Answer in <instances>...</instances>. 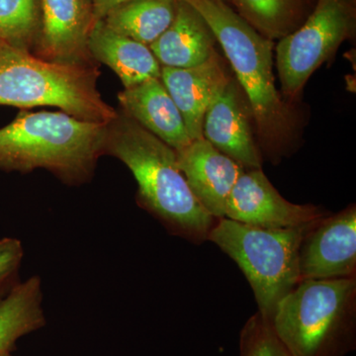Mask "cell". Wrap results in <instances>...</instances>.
Instances as JSON below:
<instances>
[{
  "instance_id": "cell-1",
  "label": "cell",
  "mask_w": 356,
  "mask_h": 356,
  "mask_svg": "<svg viewBox=\"0 0 356 356\" xmlns=\"http://www.w3.org/2000/svg\"><path fill=\"white\" fill-rule=\"evenodd\" d=\"M102 153L127 166L138 185L136 202L170 235L208 241L217 219L194 197L172 147L119 109L106 124Z\"/></svg>"
},
{
  "instance_id": "cell-2",
  "label": "cell",
  "mask_w": 356,
  "mask_h": 356,
  "mask_svg": "<svg viewBox=\"0 0 356 356\" xmlns=\"http://www.w3.org/2000/svg\"><path fill=\"white\" fill-rule=\"evenodd\" d=\"M210 26L236 83L247 98L262 152L273 163L288 156L297 142V117L277 88L271 40L259 34L222 0H184Z\"/></svg>"
},
{
  "instance_id": "cell-3",
  "label": "cell",
  "mask_w": 356,
  "mask_h": 356,
  "mask_svg": "<svg viewBox=\"0 0 356 356\" xmlns=\"http://www.w3.org/2000/svg\"><path fill=\"white\" fill-rule=\"evenodd\" d=\"M106 124L64 111L20 109L0 128V170L28 175L44 170L69 186L88 184L103 156Z\"/></svg>"
},
{
  "instance_id": "cell-4",
  "label": "cell",
  "mask_w": 356,
  "mask_h": 356,
  "mask_svg": "<svg viewBox=\"0 0 356 356\" xmlns=\"http://www.w3.org/2000/svg\"><path fill=\"white\" fill-rule=\"evenodd\" d=\"M99 65L48 62L0 39V105L53 106L81 120L108 123L117 110L97 88Z\"/></svg>"
},
{
  "instance_id": "cell-5",
  "label": "cell",
  "mask_w": 356,
  "mask_h": 356,
  "mask_svg": "<svg viewBox=\"0 0 356 356\" xmlns=\"http://www.w3.org/2000/svg\"><path fill=\"white\" fill-rule=\"evenodd\" d=\"M271 325L292 356L348 355L356 348V277L300 281Z\"/></svg>"
},
{
  "instance_id": "cell-6",
  "label": "cell",
  "mask_w": 356,
  "mask_h": 356,
  "mask_svg": "<svg viewBox=\"0 0 356 356\" xmlns=\"http://www.w3.org/2000/svg\"><path fill=\"white\" fill-rule=\"evenodd\" d=\"M313 222L270 229L222 218L211 229L208 241L240 267L254 291L257 312L268 322L281 300L300 282V243Z\"/></svg>"
},
{
  "instance_id": "cell-7",
  "label": "cell",
  "mask_w": 356,
  "mask_h": 356,
  "mask_svg": "<svg viewBox=\"0 0 356 356\" xmlns=\"http://www.w3.org/2000/svg\"><path fill=\"white\" fill-rule=\"evenodd\" d=\"M355 0H317L313 10L275 47L281 95L293 104L312 74L355 35Z\"/></svg>"
},
{
  "instance_id": "cell-8",
  "label": "cell",
  "mask_w": 356,
  "mask_h": 356,
  "mask_svg": "<svg viewBox=\"0 0 356 356\" xmlns=\"http://www.w3.org/2000/svg\"><path fill=\"white\" fill-rule=\"evenodd\" d=\"M313 204L289 202L271 184L261 168H245L226 203L225 218L262 229H292L307 226L327 216Z\"/></svg>"
},
{
  "instance_id": "cell-9",
  "label": "cell",
  "mask_w": 356,
  "mask_h": 356,
  "mask_svg": "<svg viewBox=\"0 0 356 356\" xmlns=\"http://www.w3.org/2000/svg\"><path fill=\"white\" fill-rule=\"evenodd\" d=\"M300 281L356 277V207L327 214L307 229L299 248Z\"/></svg>"
},
{
  "instance_id": "cell-10",
  "label": "cell",
  "mask_w": 356,
  "mask_h": 356,
  "mask_svg": "<svg viewBox=\"0 0 356 356\" xmlns=\"http://www.w3.org/2000/svg\"><path fill=\"white\" fill-rule=\"evenodd\" d=\"M40 14L34 55L60 64L98 65L88 46L96 23L91 0H40Z\"/></svg>"
},
{
  "instance_id": "cell-11",
  "label": "cell",
  "mask_w": 356,
  "mask_h": 356,
  "mask_svg": "<svg viewBox=\"0 0 356 356\" xmlns=\"http://www.w3.org/2000/svg\"><path fill=\"white\" fill-rule=\"evenodd\" d=\"M232 79L212 100L203 122V138L243 168H261V151L252 132L250 106Z\"/></svg>"
},
{
  "instance_id": "cell-12",
  "label": "cell",
  "mask_w": 356,
  "mask_h": 356,
  "mask_svg": "<svg viewBox=\"0 0 356 356\" xmlns=\"http://www.w3.org/2000/svg\"><path fill=\"white\" fill-rule=\"evenodd\" d=\"M175 152L178 168L194 197L215 219L225 218L229 193L245 168L205 138Z\"/></svg>"
},
{
  "instance_id": "cell-13",
  "label": "cell",
  "mask_w": 356,
  "mask_h": 356,
  "mask_svg": "<svg viewBox=\"0 0 356 356\" xmlns=\"http://www.w3.org/2000/svg\"><path fill=\"white\" fill-rule=\"evenodd\" d=\"M232 79L226 62L217 51L195 67H161V81L179 110L192 140L203 138L206 111Z\"/></svg>"
},
{
  "instance_id": "cell-14",
  "label": "cell",
  "mask_w": 356,
  "mask_h": 356,
  "mask_svg": "<svg viewBox=\"0 0 356 356\" xmlns=\"http://www.w3.org/2000/svg\"><path fill=\"white\" fill-rule=\"evenodd\" d=\"M123 113L179 151L192 142L184 118L161 79H151L117 95Z\"/></svg>"
},
{
  "instance_id": "cell-15",
  "label": "cell",
  "mask_w": 356,
  "mask_h": 356,
  "mask_svg": "<svg viewBox=\"0 0 356 356\" xmlns=\"http://www.w3.org/2000/svg\"><path fill=\"white\" fill-rule=\"evenodd\" d=\"M217 39L200 13L178 0L172 24L149 46L161 67L187 69L202 64L216 51Z\"/></svg>"
},
{
  "instance_id": "cell-16",
  "label": "cell",
  "mask_w": 356,
  "mask_h": 356,
  "mask_svg": "<svg viewBox=\"0 0 356 356\" xmlns=\"http://www.w3.org/2000/svg\"><path fill=\"white\" fill-rule=\"evenodd\" d=\"M88 46L93 60L113 70L124 88L161 79V65L149 47L114 32L102 20L93 26Z\"/></svg>"
},
{
  "instance_id": "cell-17",
  "label": "cell",
  "mask_w": 356,
  "mask_h": 356,
  "mask_svg": "<svg viewBox=\"0 0 356 356\" xmlns=\"http://www.w3.org/2000/svg\"><path fill=\"white\" fill-rule=\"evenodd\" d=\"M43 282L38 275L20 281L0 303V355L11 353L23 337L47 324Z\"/></svg>"
},
{
  "instance_id": "cell-18",
  "label": "cell",
  "mask_w": 356,
  "mask_h": 356,
  "mask_svg": "<svg viewBox=\"0 0 356 356\" xmlns=\"http://www.w3.org/2000/svg\"><path fill=\"white\" fill-rule=\"evenodd\" d=\"M178 0H131L114 7L102 21L118 34L151 46L170 27Z\"/></svg>"
},
{
  "instance_id": "cell-19",
  "label": "cell",
  "mask_w": 356,
  "mask_h": 356,
  "mask_svg": "<svg viewBox=\"0 0 356 356\" xmlns=\"http://www.w3.org/2000/svg\"><path fill=\"white\" fill-rule=\"evenodd\" d=\"M236 13L266 39L280 40L303 24L308 0H232Z\"/></svg>"
},
{
  "instance_id": "cell-20",
  "label": "cell",
  "mask_w": 356,
  "mask_h": 356,
  "mask_svg": "<svg viewBox=\"0 0 356 356\" xmlns=\"http://www.w3.org/2000/svg\"><path fill=\"white\" fill-rule=\"evenodd\" d=\"M40 0H0V39L33 51L40 30Z\"/></svg>"
},
{
  "instance_id": "cell-21",
  "label": "cell",
  "mask_w": 356,
  "mask_h": 356,
  "mask_svg": "<svg viewBox=\"0 0 356 356\" xmlns=\"http://www.w3.org/2000/svg\"><path fill=\"white\" fill-rule=\"evenodd\" d=\"M240 356H292L270 322L259 312L248 318L240 334Z\"/></svg>"
},
{
  "instance_id": "cell-22",
  "label": "cell",
  "mask_w": 356,
  "mask_h": 356,
  "mask_svg": "<svg viewBox=\"0 0 356 356\" xmlns=\"http://www.w3.org/2000/svg\"><path fill=\"white\" fill-rule=\"evenodd\" d=\"M24 247L17 238H0V303L20 282Z\"/></svg>"
},
{
  "instance_id": "cell-23",
  "label": "cell",
  "mask_w": 356,
  "mask_h": 356,
  "mask_svg": "<svg viewBox=\"0 0 356 356\" xmlns=\"http://www.w3.org/2000/svg\"><path fill=\"white\" fill-rule=\"evenodd\" d=\"M95 8V21L102 20L104 16L114 7L120 6L131 0H91Z\"/></svg>"
},
{
  "instance_id": "cell-24",
  "label": "cell",
  "mask_w": 356,
  "mask_h": 356,
  "mask_svg": "<svg viewBox=\"0 0 356 356\" xmlns=\"http://www.w3.org/2000/svg\"><path fill=\"white\" fill-rule=\"evenodd\" d=\"M222 1L226 2L227 4H232V0H222Z\"/></svg>"
},
{
  "instance_id": "cell-25",
  "label": "cell",
  "mask_w": 356,
  "mask_h": 356,
  "mask_svg": "<svg viewBox=\"0 0 356 356\" xmlns=\"http://www.w3.org/2000/svg\"><path fill=\"white\" fill-rule=\"evenodd\" d=\"M0 356H13V355H11V353H3V355H0Z\"/></svg>"
}]
</instances>
